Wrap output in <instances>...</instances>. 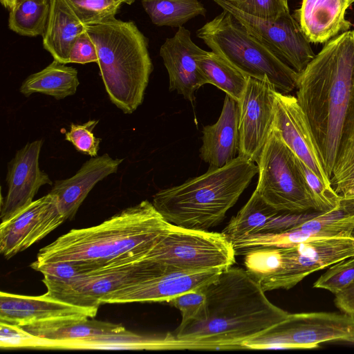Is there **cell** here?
<instances>
[{
  "label": "cell",
  "mask_w": 354,
  "mask_h": 354,
  "mask_svg": "<svg viewBox=\"0 0 354 354\" xmlns=\"http://www.w3.org/2000/svg\"><path fill=\"white\" fill-rule=\"evenodd\" d=\"M280 212L254 190L246 204L231 218L221 232L231 241L260 233Z\"/></svg>",
  "instance_id": "484cf974"
},
{
  "label": "cell",
  "mask_w": 354,
  "mask_h": 354,
  "mask_svg": "<svg viewBox=\"0 0 354 354\" xmlns=\"http://www.w3.org/2000/svg\"><path fill=\"white\" fill-rule=\"evenodd\" d=\"M99 120H91L84 124L71 123L65 134V140L71 142L79 152L91 157L97 156L101 139L96 138L93 130Z\"/></svg>",
  "instance_id": "d590c367"
},
{
  "label": "cell",
  "mask_w": 354,
  "mask_h": 354,
  "mask_svg": "<svg viewBox=\"0 0 354 354\" xmlns=\"http://www.w3.org/2000/svg\"><path fill=\"white\" fill-rule=\"evenodd\" d=\"M86 30V29H85ZM98 62L95 45L85 30L75 40L69 53V63L87 64Z\"/></svg>",
  "instance_id": "74e56055"
},
{
  "label": "cell",
  "mask_w": 354,
  "mask_h": 354,
  "mask_svg": "<svg viewBox=\"0 0 354 354\" xmlns=\"http://www.w3.org/2000/svg\"><path fill=\"white\" fill-rule=\"evenodd\" d=\"M232 241L223 232L171 224L144 259L181 271L224 270L236 263Z\"/></svg>",
  "instance_id": "ba28073f"
},
{
  "label": "cell",
  "mask_w": 354,
  "mask_h": 354,
  "mask_svg": "<svg viewBox=\"0 0 354 354\" xmlns=\"http://www.w3.org/2000/svg\"><path fill=\"white\" fill-rule=\"evenodd\" d=\"M239 103L226 94L216 122L203 127L200 158L214 167H223L234 159L239 148Z\"/></svg>",
  "instance_id": "44dd1931"
},
{
  "label": "cell",
  "mask_w": 354,
  "mask_h": 354,
  "mask_svg": "<svg viewBox=\"0 0 354 354\" xmlns=\"http://www.w3.org/2000/svg\"><path fill=\"white\" fill-rule=\"evenodd\" d=\"M197 36L248 77L268 79L284 94L296 88L299 73L248 32L228 11L223 10L206 23L197 30Z\"/></svg>",
  "instance_id": "8992f818"
},
{
  "label": "cell",
  "mask_w": 354,
  "mask_h": 354,
  "mask_svg": "<svg viewBox=\"0 0 354 354\" xmlns=\"http://www.w3.org/2000/svg\"><path fill=\"white\" fill-rule=\"evenodd\" d=\"M205 51L192 41L191 32L183 26L167 38L160 49L169 75V91H176L191 102L196 91L207 84L198 64V57Z\"/></svg>",
  "instance_id": "d6986e66"
},
{
  "label": "cell",
  "mask_w": 354,
  "mask_h": 354,
  "mask_svg": "<svg viewBox=\"0 0 354 354\" xmlns=\"http://www.w3.org/2000/svg\"><path fill=\"white\" fill-rule=\"evenodd\" d=\"M288 1V0H287Z\"/></svg>",
  "instance_id": "7bdbcfd3"
},
{
  "label": "cell",
  "mask_w": 354,
  "mask_h": 354,
  "mask_svg": "<svg viewBox=\"0 0 354 354\" xmlns=\"http://www.w3.org/2000/svg\"><path fill=\"white\" fill-rule=\"evenodd\" d=\"M206 319L179 325L175 337L191 350L243 349L242 344L289 314L272 304L245 269L231 266L203 288Z\"/></svg>",
  "instance_id": "6da1fadb"
},
{
  "label": "cell",
  "mask_w": 354,
  "mask_h": 354,
  "mask_svg": "<svg viewBox=\"0 0 354 354\" xmlns=\"http://www.w3.org/2000/svg\"><path fill=\"white\" fill-rule=\"evenodd\" d=\"M255 190L279 212L301 214L317 206L299 167L297 157L274 127L257 161Z\"/></svg>",
  "instance_id": "52a82bcc"
},
{
  "label": "cell",
  "mask_w": 354,
  "mask_h": 354,
  "mask_svg": "<svg viewBox=\"0 0 354 354\" xmlns=\"http://www.w3.org/2000/svg\"><path fill=\"white\" fill-rule=\"evenodd\" d=\"M213 1L297 73H301L315 57L310 42L290 12L275 19H263L248 15L225 0Z\"/></svg>",
  "instance_id": "7c38bea8"
},
{
  "label": "cell",
  "mask_w": 354,
  "mask_h": 354,
  "mask_svg": "<svg viewBox=\"0 0 354 354\" xmlns=\"http://www.w3.org/2000/svg\"><path fill=\"white\" fill-rule=\"evenodd\" d=\"M49 12L50 0H19L10 10L8 27L22 36H42Z\"/></svg>",
  "instance_id": "f1b7e54d"
},
{
  "label": "cell",
  "mask_w": 354,
  "mask_h": 354,
  "mask_svg": "<svg viewBox=\"0 0 354 354\" xmlns=\"http://www.w3.org/2000/svg\"><path fill=\"white\" fill-rule=\"evenodd\" d=\"M273 127L301 161L332 185L309 122L296 97L275 91Z\"/></svg>",
  "instance_id": "2e32d148"
},
{
  "label": "cell",
  "mask_w": 354,
  "mask_h": 354,
  "mask_svg": "<svg viewBox=\"0 0 354 354\" xmlns=\"http://www.w3.org/2000/svg\"><path fill=\"white\" fill-rule=\"evenodd\" d=\"M149 277L104 296L100 304L131 302H168L183 293L203 288L223 270L181 271L161 263Z\"/></svg>",
  "instance_id": "4fadbf2b"
},
{
  "label": "cell",
  "mask_w": 354,
  "mask_h": 354,
  "mask_svg": "<svg viewBox=\"0 0 354 354\" xmlns=\"http://www.w3.org/2000/svg\"><path fill=\"white\" fill-rule=\"evenodd\" d=\"M168 303L180 311L182 320L179 325L206 319L207 297L203 288L179 295Z\"/></svg>",
  "instance_id": "836d02e7"
},
{
  "label": "cell",
  "mask_w": 354,
  "mask_h": 354,
  "mask_svg": "<svg viewBox=\"0 0 354 354\" xmlns=\"http://www.w3.org/2000/svg\"><path fill=\"white\" fill-rule=\"evenodd\" d=\"M297 162L316 204L317 211L325 212L335 208L339 204L342 196L335 192L332 185L326 184L298 158Z\"/></svg>",
  "instance_id": "1f68e13d"
},
{
  "label": "cell",
  "mask_w": 354,
  "mask_h": 354,
  "mask_svg": "<svg viewBox=\"0 0 354 354\" xmlns=\"http://www.w3.org/2000/svg\"><path fill=\"white\" fill-rule=\"evenodd\" d=\"M2 6L10 10L19 0H0Z\"/></svg>",
  "instance_id": "60d3db41"
},
{
  "label": "cell",
  "mask_w": 354,
  "mask_h": 354,
  "mask_svg": "<svg viewBox=\"0 0 354 354\" xmlns=\"http://www.w3.org/2000/svg\"><path fill=\"white\" fill-rule=\"evenodd\" d=\"M275 87L268 79L248 77L239 106L238 156L257 162L273 127Z\"/></svg>",
  "instance_id": "5bb4252c"
},
{
  "label": "cell",
  "mask_w": 354,
  "mask_h": 354,
  "mask_svg": "<svg viewBox=\"0 0 354 354\" xmlns=\"http://www.w3.org/2000/svg\"><path fill=\"white\" fill-rule=\"evenodd\" d=\"M91 319L44 323L22 328L41 337L77 340L97 339L118 334L126 330L121 324Z\"/></svg>",
  "instance_id": "d4e9b609"
},
{
  "label": "cell",
  "mask_w": 354,
  "mask_h": 354,
  "mask_svg": "<svg viewBox=\"0 0 354 354\" xmlns=\"http://www.w3.org/2000/svg\"><path fill=\"white\" fill-rule=\"evenodd\" d=\"M354 174V94L347 113L335 163L331 184L337 192Z\"/></svg>",
  "instance_id": "f546056e"
},
{
  "label": "cell",
  "mask_w": 354,
  "mask_h": 354,
  "mask_svg": "<svg viewBox=\"0 0 354 354\" xmlns=\"http://www.w3.org/2000/svg\"><path fill=\"white\" fill-rule=\"evenodd\" d=\"M198 64L207 84L214 85L238 102L241 100L247 86V75L213 51L205 50L198 57Z\"/></svg>",
  "instance_id": "4316f807"
},
{
  "label": "cell",
  "mask_w": 354,
  "mask_h": 354,
  "mask_svg": "<svg viewBox=\"0 0 354 354\" xmlns=\"http://www.w3.org/2000/svg\"><path fill=\"white\" fill-rule=\"evenodd\" d=\"M31 268L42 273L44 278L66 282L91 273L93 269L83 262L56 261L44 263H32Z\"/></svg>",
  "instance_id": "e575fe53"
},
{
  "label": "cell",
  "mask_w": 354,
  "mask_h": 354,
  "mask_svg": "<svg viewBox=\"0 0 354 354\" xmlns=\"http://www.w3.org/2000/svg\"><path fill=\"white\" fill-rule=\"evenodd\" d=\"M241 11L259 18L275 19L289 12L287 0H225Z\"/></svg>",
  "instance_id": "8d00e7d4"
},
{
  "label": "cell",
  "mask_w": 354,
  "mask_h": 354,
  "mask_svg": "<svg viewBox=\"0 0 354 354\" xmlns=\"http://www.w3.org/2000/svg\"><path fill=\"white\" fill-rule=\"evenodd\" d=\"M99 307L74 305L46 293L25 296L0 292V322L21 327L95 317Z\"/></svg>",
  "instance_id": "e0dca14e"
},
{
  "label": "cell",
  "mask_w": 354,
  "mask_h": 354,
  "mask_svg": "<svg viewBox=\"0 0 354 354\" xmlns=\"http://www.w3.org/2000/svg\"><path fill=\"white\" fill-rule=\"evenodd\" d=\"M157 264L155 261L143 259L110 264L66 282L46 279L42 281L46 294L54 298L77 306L99 307L104 296L142 281L151 275Z\"/></svg>",
  "instance_id": "8fae6325"
},
{
  "label": "cell",
  "mask_w": 354,
  "mask_h": 354,
  "mask_svg": "<svg viewBox=\"0 0 354 354\" xmlns=\"http://www.w3.org/2000/svg\"><path fill=\"white\" fill-rule=\"evenodd\" d=\"M354 343V315L310 312L288 316L259 335L245 341L243 349H313L322 343Z\"/></svg>",
  "instance_id": "9c48e42d"
},
{
  "label": "cell",
  "mask_w": 354,
  "mask_h": 354,
  "mask_svg": "<svg viewBox=\"0 0 354 354\" xmlns=\"http://www.w3.org/2000/svg\"><path fill=\"white\" fill-rule=\"evenodd\" d=\"M80 21L93 25L115 17L122 2L120 0H66Z\"/></svg>",
  "instance_id": "4dcf8cb0"
},
{
  "label": "cell",
  "mask_w": 354,
  "mask_h": 354,
  "mask_svg": "<svg viewBox=\"0 0 354 354\" xmlns=\"http://www.w3.org/2000/svg\"><path fill=\"white\" fill-rule=\"evenodd\" d=\"M85 29L95 45L111 102L124 113H132L143 102L153 71L147 38L133 21L115 17Z\"/></svg>",
  "instance_id": "5b68a950"
},
{
  "label": "cell",
  "mask_w": 354,
  "mask_h": 354,
  "mask_svg": "<svg viewBox=\"0 0 354 354\" xmlns=\"http://www.w3.org/2000/svg\"><path fill=\"white\" fill-rule=\"evenodd\" d=\"M80 21L66 0H50V12L43 37V46L53 59L69 63L71 48L77 37L84 32Z\"/></svg>",
  "instance_id": "603a6c76"
},
{
  "label": "cell",
  "mask_w": 354,
  "mask_h": 354,
  "mask_svg": "<svg viewBox=\"0 0 354 354\" xmlns=\"http://www.w3.org/2000/svg\"><path fill=\"white\" fill-rule=\"evenodd\" d=\"M142 5L152 23L158 26L179 28L206 13L198 0H142Z\"/></svg>",
  "instance_id": "83f0119b"
},
{
  "label": "cell",
  "mask_w": 354,
  "mask_h": 354,
  "mask_svg": "<svg viewBox=\"0 0 354 354\" xmlns=\"http://www.w3.org/2000/svg\"><path fill=\"white\" fill-rule=\"evenodd\" d=\"M258 171L254 162L238 156L223 167H209L199 176L160 190L152 203L173 225L207 230L222 222Z\"/></svg>",
  "instance_id": "277c9868"
},
{
  "label": "cell",
  "mask_w": 354,
  "mask_h": 354,
  "mask_svg": "<svg viewBox=\"0 0 354 354\" xmlns=\"http://www.w3.org/2000/svg\"><path fill=\"white\" fill-rule=\"evenodd\" d=\"M65 218L57 198L48 194L33 201L0 225V252L10 259L40 241L61 225Z\"/></svg>",
  "instance_id": "9a60e30c"
},
{
  "label": "cell",
  "mask_w": 354,
  "mask_h": 354,
  "mask_svg": "<svg viewBox=\"0 0 354 354\" xmlns=\"http://www.w3.org/2000/svg\"><path fill=\"white\" fill-rule=\"evenodd\" d=\"M123 159H113L104 153L86 161L72 177L55 182L48 192L55 196L62 216L72 219L88 193L100 180L116 173Z\"/></svg>",
  "instance_id": "ffe728a7"
},
{
  "label": "cell",
  "mask_w": 354,
  "mask_h": 354,
  "mask_svg": "<svg viewBox=\"0 0 354 354\" xmlns=\"http://www.w3.org/2000/svg\"><path fill=\"white\" fill-rule=\"evenodd\" d=\"M79 84L77 69L54 59L41 71L29 75L19 90L26 97L39 93L62 100L74 95Z\"/></svg>",
  "instance_id": "cb8c5ba5"
},
{
  "label": "cell",
  "mask_w": 354,
  "mask_h": 354,
  "mask_svg": "<svg viewBox=\"0 0 354 354\" xmlns=\"http://www.w3.org/2000/svg\"><path fill=\"white\" fill-rule=\"evenodd\" d=\"M42 145V140L27 143L9 162L6 175L8 193L1 205V222L31 203L41 186L53 185L48 175L39 168Z\"/></svg>",
  "instance_id": "ac0fdd59"
},
{
  "label": "cell",
  "mask_w": 354,
  "mask_h": 354,
  "mask_svg": "<svg viewBox=\"0 0 354 354\" xmlns=\"http://www.w3.org/2000/svg\"><path fill=\"white\" fill-rule=\"evenodd\" d=\"M123 3H127V4H129V5H131V3H133L135 0H120Z\"/></svg>",
  "instance_id": "b9f144b4"
},
{
  "label": "cell",
  "mask_w": 354,
  "mask_h": 354,
  "mask_svg": "<svg viewBox=\"0 0 354 354\" xmlns=\"http://www.w3.org/2000/svg\"><path fill=\"white\" fill-rule=\"evenodd\" d=\"M335 295L336 307L342 312L354 315V281Z\"/></svg>",
  "instance_id": "f35d334b"
},
{
  "label": "cell",
  "mask_w": 354,
  "mask_h": 354,
  "mask_svg": "<svg viewBox=\"0 0 354 354\" xmlns=\"http://www.w3.org/2000/svg\"><path fill=\"white\" fill-rule=\"evenodd\" d=\"M354 0H302L297 10V21L310 43H326L349 30L351 23L345 18Z\"/></svg>",
  "instance_id": "7402d4cb"
},
{
  "label": "cell",
  "mask_w": 354,
  "mask_h": 354,
  "mask_svg": "<svg viewBox=\"0 0 354 354\" xmlns=\"http://www.w3.org/2000/svg\"><path fill=\"white\" fill-rule=\"evenodd\" d=\"M296 98L331 178L344 121L354 94V30L326 43L299 73Z\"/></svg>",
  "instance_id": "7a4b0ae2"
},
{
  "label": "cell",
  "mask_w": 354,
  "mask_h": 354,
  "mask_svg": "<svg viewBox=\"0 0 354 354\" xmlns=\"http://www.w3.org/2000/svg\"><path fill=\"white\" fill-rule=\"evenodd\" d=\"M354 281V257L331 265L313 284L315 288L327 290L334 295L343 290Z\"/></svg>",
  "instance_id": "d6a6232c"
},
{
  "label": "cell",
  "mask_w": 354,
  "mask_h": 354,
  "mask_svg": "<svg viewBox=\"0 0 354 354\" xmlns=\"http://www.w3.org/2000/svg\"><path fill=\"white\" fill-rule=\"evenodd\" d=\"M337 193L343 197L354 198V174L350 180Z\"/></svg>",
  "instance_id": "ab89813d"
},
{
  "label": "cell",
  "mask_w": 354,
  "mask_h": 354,
  "mask_svg": "<svg viewBox=\"0 0 354 354\" xmlns=\"http://www.w3.org/2000/svg\"><path fill=\"white\" fill-rule=\"evenodd\" d=\"M275 270L260 285L266 292L289 290L308 274L354 257V237H331L279 247Z\"/></svg>",
  "instance_id": "30bf717a"
},
{
  "label": "cell",
  "mask_w": 354,
  "mask_h": 354,
  "mask_svg": "<svg viewBox=\"0 0 354 354\" xmlns=\"http://www.w3.org/2000/svg\"><path fill=\"white\" fill-rule=\"evenodd\" d=\"M147 200L102 223L73 229L40 249L34 263L84 262L95 270L143 259L171 227Z\"/></svg>",
  "instance_id": "3957f363"
}]
</instances>
